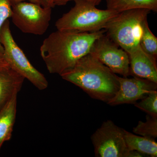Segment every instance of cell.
<instances>
[{"label": "cell", "instance_id": "cell-19", "mask_svg": "<svg viewBox=\"0 0 157 157\" xmlns=\"http://www.w3.org/2000/svg\"><path fill=\"white\" fill-rule=\"evenodd\" d=\"M74 0H54V6H62L66 5L69 2ZM88 2L93 3L95 6H98L100 4L102 0H86Z\"/></svg>", "mask_w": 157, "mask_h": 157}, {"label": "cell", "instance_id": "cell-14", "mask_svg": "<svg viewBox=\"0 0 157 157\" xmlns=\"http://www.w3.org/2000/svg\"><path fill=\"white\" fill-rule=\"evenodd\" d=\"M107 9L117 13L135 9L157 12V0H106Z\"/></svg>", "mask_w": 157, "mask_h": 157}, {"label": "cell", "instance_id": "cell-5", "mask_svg": "<svg viewBox=\"0 0 157 157\" xmlns=\"http://www.w3.org/2000/svg\"><path fill=\"white\" fill-rule=\"evenodd\" d=\"M0 43L4 49L3 58L11 69L27 79L38 89L43 90L48 87V82L45 76L34 67L14 41L8 19L0 31Z\"/></svg>", "mask_w": 157, "mask_h": 157}, {"label": "cell", "instance_id": "cell-10", "mask_svg": "<svg viewBox=\"0 0 157 157\" xmlns=\"http://www.w3.org/2000/svg\"><path fill=\"white\" fill-rule=\"evenodd\" d=\"M128 54L131 73L157 83V59L145 52L140 45Z\"/></svg>", "mask_w": 157, "mask_h": 157}, {"label": "cell", "instance_id": "cell-8", "mask_svg": "<svg viewBox=\"0 0 157 157\" xmlns=\"http://www.w3.org/2000/svg\"><path fill=\"white\" fill-rule=\"evenodd\" d=\"M90 53L116 74L128 77L132 74L128 55L105 33L95 41Z\"/></svg>", "mask_w": 157, "mask_h": 157}, {"label": "cell", "instance_id": "cell-12", "mask_svg": "<svg viewBox=\"0 0 157 157\" xmlns=\"http://www.w3.org/2000/svg\"><path fill=\"white\" fill-rule=\"evenodd\" d=\"M17 95L13 96L0 110V150L4 142L12 137L16 119Z\"/></svg>", "mask_w": 157, "mask_h": 157}, {"label": "cell", "instance_id": "cell-3", "mask_svg": "<svg viewBox=\"0 0 157 157\" xmlns=\"http://www.w3.org/2000/svg\"><path fill=\"white\" fill-rule=\"evenodd\" d=\"M75 6L56 22L58 30L71 33H93L104 29L119 13L101 10L86 0H74Z\"/></svg>", "mask_w": 157, "mask_h": 157}, {"label": "cell", "instance_id": "cell-1", "mask_svg": "<svg viewBox=\"0 0 157 157\" xmlns=\"http://www.w3.org/2000/svg\"><path fill=\"white\" fill-rule=\"evenodd\" d=\"M105 33V29L93 33H71L58 30L45 39L40 55L49 73L58 74L73 67L89 53L95 41Z\"/></svg>", "mask_w": 157, "mask_h": 157}, {"label": "cell", "instance_id": "cell-22", "mask_svg": "<svg viewBox=\"0 0 157 157\" xmlns=\"http://www.w3.org/2000/svg\"><path fill=\"white\" fill-rule=\"evenodd\" d=\"M9 65L6 63L4 58L0 56V69L9 68Z\"/></svg>", "mask_w": 157, "mask_h": 157}, {"label": "cell", "instance_id": "cell-13", "mask_svg": "<svg viewBox=\"0 0 157 157\" xmlns=\"http://www.w3.org/2000/svg\"><path fill=\"white\" fill-rule=\"evenodd\" d=\"M124 135L127 147L151 157L157 156V143L155 139L138 136L124 130Z\"/></svg>", "mask_w": 157, "mask_h": 157}, {"label": "cell", "instance_id": "cell-7", "mask_svg": "<svg viewBox=\"0 0 157 157\" xmlns=\"http://www.w3.org/2000/svg\"><path fill=\"white\" fill-rule=\"evenodd\" d=\"M11 18L14 25L25 33L41 36L48 29L52 8L23 2L11 5Z\"/></svg>", "mask_w": 157, "mask_h": 157}, {"label": "cell", "instance_id": "cell-6", "mask_svg": "<svg viewBox=\"0 0 157 157\" xmlns=\"http://www.w3.org/2000/svg\"><path fill=\"white\" fill-rule=\"evenodd\" d=\"M92 142L97 157H140L143 155L127 147L124 129L112 121H104L91 136Z\"/></svg>", "mask_w": 157, "mask_h": 157}, {"label": "cell", "instance_id": "cell-2", "mask_svg": "<svg viewBox=\"0 0 157 157\" xmlns=\"http://www.w3.org/2000/svg\"><path fill=\"white\" fill-rule=\"evenodd\" d=\"M94 99L107 103L119 87L117 76L92 54L80 59L60 75Z\"/></svg>", "mask_w": 157, "mask_h": 157}, {"label": "cell", "instance_id": "cell-9", "mask_svg": "<svg viewBox=\"0 0 157 157\" xmlns=\"http://www.w3.org/2000/svg\"><path fill=\"white\" fill-rule=\"evenodd\" d=\"M119 87L115 95L107 104L110 106L135 104L148 94L157 89V83L148 79L135 77L128 78L117 76Z\"/></svg>", "mask_w": 157, "mask_h": 157}, {"label": "cell", "instance_id": "cell-11", "mask_svg": "<svg viewBox=\"0 0 157 157\" xmlns=\"http://www.w3.org/2000/svg\"><path fill=\"white\" fill-rule=\"evenodd\" d=\"M22 76L11 68L0 69V110L22 86Z\"/></svg>", "mask_w": 157, "mask_h": 157}, {"label": "cell", "instance_id": "cell-18", "mask_svg": "<svg viewBox=\"0 0 157 157\" xmlns=\"http://www.w3.org/2000/svg\"><path fill=\"white\" fill-rule=\"evenodd\" d=\"M12 14V7L10 0H0V31L4 23ZM2 45L0 43V56L3 57Z\"/></svg>", "mask_w": 157, "mask_h": 157}, {"label": "cell", "instance_id": "cell-17", "mask_svg": "<svg viewBox=\"0 0 157 157\" xmlns=\"http://www.w3.org/2000/svg\"><path fill=\"white\" fill-rule=\"evenodd\" d=\"M138 109L151 116L157 117V91H153L139 102L134 104Z\"/></svg>", "mask_w": 157, "mask_h": 157}, {"label": "cell", "instance_id": "cell-15", "mask_svg": "<svg viewBox=\"0 0 157 157\" xmlns=\"http://www.w3.org/2000/svg\"><path fill=\"white\" fill-rule=\"evenodd\" d=\"M139 45L147 53L157 58V38L151 31L147 19L144 21L142 25V33Z\"/></svg>", "mask_w": 157, "mask_h": 157}, {"label": "cell", "instance_id": "cell-20", "mask_svg": "<svg viewBox=\"0 0 157 157\" xmlns=\"http://www.w3.org/2000/svg\"><path fill=\"white\" fill-rule=\"evenodd\" d=\"M10 1L11 5L15 3L25 2V1H29V2L34 3L40 6H42V0H10Z\"/></svg>", "mask_w": 157, "mask_h": 157}, {"label": "cell", "instance_id": "cell-16", "mask_svg": "<svg viewBox=\"0 0 157 157\" xmlns=\"http://www.w3.org/2000/svg\"><path fill=\"white\" fill-rule=\"evenodd\" d=\"M133 132L137 135L155 139L157 137V117L147 114L146 121H139L137 125L133 128Z\"/></svg>", "mask_w": 157, "mask_h": 157}, {"label": "cell", "instance_id": "cell-21", "mask_svg": "<svg viewBox=\"0 0 157 157\" xmlns=\"http://www.w3.org/2000/svg\"><path fill=\"white\" fill-rule=\"evenodd\" d=\"M54 2V0H42V6L46 8H53Z\"/></svg>", "mask_w": 157, "mask_h": 157}, {"label": "cell", "instance_id": "cell-4", "mask_svg": "<svg viewBox=\"0 0 157 157\" xmlns=\"http://www.w3.org/2000/svg\"><path fill=\"white\" fill-rule=\"evenodd\" d=\"M151 11L135 9L119 13L105 26V35L128 53L139 45L142 25Z\"/></svg>", "mask_w": 157, "mask_h": 157}]
</instances>
